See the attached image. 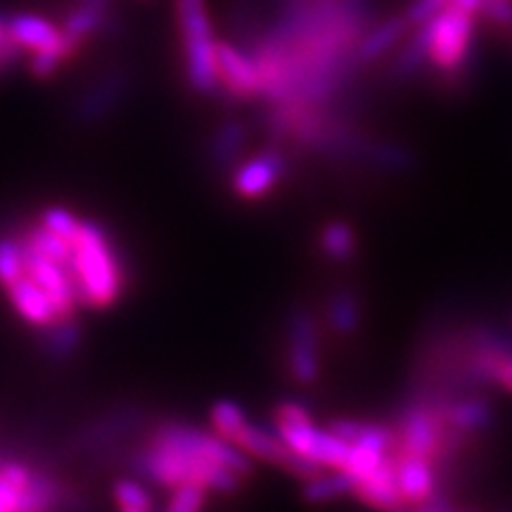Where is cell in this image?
Returning <instances> with one entry per match:
<instances>
[{
  "mask_svg": "<svg viewBox=\"0 0 512 512\" xmlns=\"http://www.w3.org/2000/svg\"><path fill=\"white\" fill-rule=\"evenodd\" d=\"M444 425L446 420L439 408L425 406V403H415V406L406 408L399 422L401 453L430 458L434 463L441 451Z\"/></svg>",
  "mask_w": 512,
  "mask_h": 512,
  "instance_id": "cell-9",
  "label": "cell"
},
{
  "mask_svg": "<svg viewBox=\"0 0 512 512\" xmlns=\"http://www.w3.org/2000/svg\"><path fill=\"white\" fill-rule=\"evenodd\" d=\"M275 430L285 439V444L297 451L299 456L313 460L323 467H337L342 470L349 456V444L339 439L335 432L320 430L313 425L311 413L306 411L302 403L285 401L275 408L273 415Z\"/></svg>",
  "mask_w": 512,
  "mask_h": 512,
  "instance_id": "cell-5",
  "label": "cell"
},
{
  "mask_svg": "<svg viewBox=\"0 0 512 512\" xmlns=\"http://www.w3.org/2000/svg\"><path fill=\"white\" fill-rule=\"evenodd\" d=\"M479 15H484L496 27L512 29V0H484Z\"/></svg>",
  "mask_w": 512,
  "mask_h": 512,
  "instance_id": "cell-29",
  "label": "cell"
},
{
  "mask_svg": "<svg viewBox=\"0 0 512 512\" xmlns=\"http://www.w3.org/2000/svg\"><path fill=\"white\" fill-rule=\"evenodd\" d=\"M247 145V128L242 121H228L211 140V159L219 166L235 164Z\"/></svg>",
  "mask_w": 512,
  "mask_h": 512,
  "instance_id": "cell-22",
  "label": "cell"
},
{
  "mask_svg": "<svg viewBox=\"0 0 512 512\" xmlns=\"http://www.w3.org/2000/svg\"><path fill=\"white\" fill-rule=\"evenodd\" d=\"M328 325L339 337L356 335L361 328V302L351 290H337L328 299Z\"/></svg>",
  "mask_w": 512,
  "mask_h": 512,
  "instance_id": "cell-21",
  "label": "cell"
},
{
  "mask_svg": "<svg viewBox=\"0 0 512 512\" xmlns=\"http://www.w3.org/2000/svg\"><path fill=\"white\" fill-rule=\"evenodd\" d=\"M8 31L22 53L29 55V69L38 79L53 76L79 50L62 31V24L50 22L43 15H31V12L12 15L8 19Z\"/></svg>",
  "mask_w": 512,
  "mask_h": 512,
  "instance_id": "cell-6",
  "label": "cell"
},
{
  "mask_svg": "<svg viewBox=\"0 0 512 512\" xmlns=\"http://www.w3.org/2000/svg\"><path fill=\"white\" fill-rule=\"evenodd\" d=\"M112 496L117 508L126 512H145L155 508L150 491L140 482H136V479H117L112 486Z\"/></svg>",
  "mask_w": 512,
  "mask_h": 512,
  "instance_id": "cell-25",
  "label": "cell"
},
{
  "mask_svg": "<svg viewBox=\"0 0 512 512\" xmlns=\"http://www.w3.org/2000/svg\"><path fill=\"white\" fill-rule=\"evenodd\" d=\"M110 5L112 0H79V3L74 5V10L69 12L67 19L62 22V31L76 48H79L83 41H88V38L107 22Z\"/></svg>",
  "mask_w": 512,
  "mask_h": 512,
  "instance_id": "cell-17",
  "label": "cell"
},
{
  "mask_svg": "<svg viewBox=\"0 0 512 512\" xmlns=\"http://www.w3.org/2000/svg\"><path fill=\"white\" fill-rule=\"evenodd\" d=\"M38 223H43V226L60 235V238L74 242L81 230L83 219L67 207H48L41 216H38Z\"/></svg>",
  "mask_w": 512,
  "mask_h": 512,
  "instance_id": "cell-26",
  "label": "cell"
},
{
  "mask_svg": "<svg viewBox=\"0 0 512 512\" xmlns=\"http://www.w3.org/2000/svg\"><path fill=\"white\" fill-rule=\"evenodd\" d=\"M211 427L223 439L233 441L235 446L242 448L252 460H264L268 465L280 467V470L290 472L294 477L309 479L313 475H320L328 467L313 463V460L299 456L285 444L278 430H268L252 422L245 415V411L235 401H219L211 406Z\"/></svg>",
  "mask_w": 512,
  "mask_h": 512,
  "instance_id": "cell-3",
  "label": "cell"
},
{
  "mask_svg": "<svg viewBox=\"0 0 512 512\" xmlns=\"http://www.w3.org/2000/svg\"><path fill=\"white\" fill-rule=\"evenodd\" d=\"M136 467L140 475H145L150 482H155L166 491L183 484H197L204 486L211 494H233L245 482V477L226 465L197 456V453L183 451V448L159 444V441L152 439L138 453Z\"/></svg>",
  "mask_w": 512,
  "mask_h": 512,
  "instance_id": "cell-1",
  "label": "cell"
},
{
  "mask_svg": "<svg viewBox=\"0 0 512 512\" xmlns=\"http://www.w3.org/2000/svg\"><path fill=\"white\" fill-rule=\"evenodd\" d=\"M441 415H444L446 425L460 434H475L484 432L494 425V406L479 396H467V399H458L439 406Z\"/></svg>",
  "mask_w": 512,
  "mask_h": 512,
  "instance_id": "cell-16",
  "label": "cell"
},
{
  "mask_svg": "<svg viewBox=\"0 0 512 512\" xmlns=\"http://www.w3.org/2000/svg\"><path fill=\"white\" fill-rule=\"evenodd\" d=\"M43 332H46V335H43V349H46L48 356L67 358L74 354L76 347H79L81 332L74 316L55 320L53 325L43 328Z\"/></svg>",
  "mask_w": 512,
  "mask_h": 512,
  "instance_id": "cell-23",
  "label": "cell"
},
{
  "mask_svg": "<svg viewBox=\"0 0 512 512\" xmlns=\"http://www.w3.org/2000/svg\"><path fill=\"white\" fill-rule=\"evenodd\" d=\"M171 498L166 501V510L171 512H195L202 510L209 501L211 491L204 489V486L197 484H183L176 486V489L169 491Z\"/></svg>",
  "mask_w": 512,
  "mask_h": 512,
  "instance_id": "cell-27",
  "label": "cell"
},
{
  "mask_svg": "<svg viewBox=\"0 0 512 512\" xmlns=\"http://www.w3.org/2000/svg\"><path fill=\"white\" fill-rule=\"evenodd\" d=\"M446 8H448V0H415L411 8L406 10V19L413 29V27H420V24L430 22V19L437 17L439 12Z\"/></svg>",
  "mask_w": 512,
  "mask_h": 512,
  "instance_id": "cell-28",
  "label": "cell"
},
{
  "mask_svg": "<svg viewBox=\"0 0 512 512\" xmlns=\"http://www.w3.org/2000/svg\"><path fill=\"white\" fill-rule=\"evenodd\" d=\"M354 494L361 498L363 503L373 505V508L382 510H401L406 508L401 489H399V475H396V456H384L382 463L377 465L373 475H368L361 482H356Z\"/></svg>",
  "mask_w": 512,
  "mask_h": 512,
  "instance_id": "cell-13",
  "label": "cell"
},
{
  "mask_svg": "<svg viewBox=\"0 0 512 512\" xmlns=\"http://www.w3.org/2000/svg\"><path fill=\"white\" fill-rule=\"evenodd\" d=\"M430 62L441 72H458L472 55L475 41V15L453 5L430 19Z\"/></svg>",
  "mask_w": 512,
  "mask_h": 512,
  "instance_id": "cell-7",
  "label": "cell"
},
{
  "mask_svg": "<svg viewBox=\"0 0 512 512\" xmlns=\"http://www.w3.org/2000/svg\"><path fill=\"white\" fill-rule=\"evenodd\" d=\"M24 510V494L0 475V512Z\"/></svg>",
  "mask_w": 512,
  "mask_h": 512,
  "instance_id": "cell-31",
  "label": "cell"
},
{
  "mask_svg": "<svg viewBox=\"0 0 512 512\" xmlns=\"http://www.w3.org/2000/svg\"><path fill=\"white\" fill-rule=\"evenodd\" d=\"M396 475H399V489L406 505H420L437 494V477H434L432 460L399 453L396 456Z\"/></svg>",
  "mask_w": 512,
  "mask_h": 512,
  "instance_id": "cell-14",
  "label": "cell"
},
{
  "mask_svg": "<svg viewBox=\"0 0 512 512\" xmlns=\"http://www.w3.org/2000/svg\"><path fill=\"white\" fill-rule=\"evenodd\" d=\"M5 294H8L12 309H15L24 323L36 325V328L43 330L62 318L50 294L29 273H24L22 278L5 287Z\"/></svg>",
  "mask_w": 512,
  "mask_h": 512,
  "instance_id": "cell-12",
  "label": "cell"
},
{
  "mask_svg": "<svg viewBox=\"0 0 512 512\" xmlns=\"http://www.w3.org/2000/svg\"><path fill=\"white\" fill-rule=\"evenodd\" d=\"M216 67H219V86L238 100L261 98V74L252 53L219 41L216 46Z\"/></svg>",
  "mask_w": 512,
  "mask_h": 512,
  "instance_id": "cell-11",
  "label": "cell"
},
{
  "mask_svg": "<svg viewBox=\"0 0 512 512\" xmlns=\"http://www.w3.org/2000/svg\"><path fill=\"white\" fill-rule=\"evenodd\" d=\"M354 477L347 470H337V467H328L320 475H313L306 479L302 496L306 503H330L335 498H342L347 494H354Z\"/></svg>",
  "mask_w": 512,
  "mask_h": 512,
  "instance_id": "cell-19",
  "label": "cell"
},
{
  "mask_svg": "<svg viewBox=\"0 0 512 512\" xmlns=\"http://www.w3.org/2000/svg\"><path fill=\"white\" fill-rule=\"evenodd\" d=\"M72 275L79 285L83 306L105 309L119 299L124 290V268L110 235L95 221L83 219L79 235L72 242Z\"/></svg>",
  "mask_w": 512,
  "mask_h": 512,
  "instance_id": "cell-2",
  "label": "cell"
},
{
  "mask_svg": "<svg viewBox=\"0 0 512 512\" xmlns=\"http://www.w3.org/2000/svg\"><path fill=\"white\" fill-rule=\"evenodd\" d=\"M320 252L328 256L335 264H344V261L354 259L358 252V238L356 230L349 226L347 221H330L320 228L318 238Z\"/></svg>",
  "mask_w": 512,
  "mask_h": 512,
  "instance_id": "cell-20",
  "label": "cell"
},
{
  "mask_svg": "<svg viewBox=\"0 0 512 512\" xmlns=\"http://www.w3.org/2000/svg\"><path fill=\"white\" fill-rule=\"evenodd\" d=\"M448 5H453V8H458L463 12H470V15H479L484 0H448Z\"/></svg>",
  "mask_w": 512,
  "mask_h": 512,
  "instance_id": "cell-32",
  "label": "cell"
},
{
  "mask_svg": "<svg viewBox=\"0 0 512 512\" xmlns=\"http://www.w3.org/2000/svg\"><path fill=\"white\" fill-rule=\"evenodd\" d=\"M22 48L12 41L10 31H8V19L0 17V72L8 69L10 64H15L19 57H22Z\"/></svg>",
  "mask_w": 512,
  "mask_h": 512,
  "instance_id": "cell-30",
  "label": "cell"
},
{
  "mask_svg": "<svg viewBox=\"0 0 512 512\" xmlns=\"http://www.w3.org/2000/svg\"><path fill=\"white\" fill-rule=\"evenodd\" d=\"M174 5L188 86L200 95L221 91L219 67H216L219 38L214 36V27H211L207 0H176Z\"/></svg>",
  "mask_w": 512,
  "mask_h": 512,
  "instance_id": "cell-4",
  "label": "cell"
},
{
  "mask_svg": "<svg viewBox=\"0 0 512 512\" xmlns=\"http://www.w3.org/2000/svg\"><path fill=\"white\" fill-rule=\"evenodd\" d=\"M287 169L285 155L280 150L256 152L254 157L245 159L233 171L230 185L233 192L242 200H261L271 192L275 185L283 181Z\"/></svg>",
  "mask_w": 512,
  "mask_h": 512,
  "instance_id": "cell-10",
  "label": "cell"
},
{
  "mask_svg": "<svg viewBox=\"0 0 512 512\" xmlns=\"http://www.w3.org/2000/svg\"><path fill=\"white\" fill-rule=\"evenodd\" d=\"M411 31V24H408L406 15H394L387 17L384 22L375 24V27H368L366 34L361 36L356 46V64L363 67V64H373L384 57L387 53H392L396 46H401L406 41V34Z\"/></svg>",
  "mask_w": 512,
  "mask_h": 512,
  "instance_id": "cell-15",
  "label": "cell"
},
{
  "mask_svg": "<svg viewBox=\"0 0 512 512\" xmlns=\"http://www.w3.org/2000/svg\"><path fill=\"white\" fill-rule=\"evenodd\" d=\"M27 273L22 238H0V287H8Z\"/></svg>",
  "mask_w": 512,
  "mask_h": 512,
  "instance_id": "cell-24",
  "label": "cell"
},
{
  "mask_svg": "<svg viewBox=\"0 0 512 512\" xmlns=\"http://www.w3.org/2000/svg\"><path fill=\"white\" fill-rule=\"evenodd\" d=\"M287 370L299 384H313L320 377V330L304 309L287 320Z\"/></svg>",
  "mask_w": 512,
  "mask_h": 512,
  "instance_id": "cell-8",
  "label": "cell"
},
{
  "mask_svg": "<svg viewBox=\"0 0 512 512\" xmlns=\"http://www.w3.org/2000/svg\"><path fill=\"white\" fill-rule=\"evenodd\" d=\"M430 36V22L413 27V34L401 43V50L392 62L394 79H411L420 72L422 64L430 62Z\"/></svg>",
  "mask_w": 512,
  "mask_h": 512,
  "instance_id": "cell-18",
  "label": "cell"
}]
</instances>
